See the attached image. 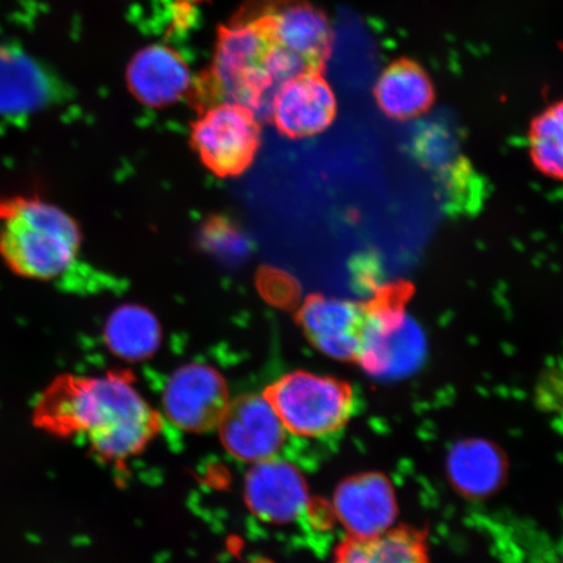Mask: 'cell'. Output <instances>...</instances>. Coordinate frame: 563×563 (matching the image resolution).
Masks as SVG:
<instances>
[{"mask_svg":"<svg viewBox=\"0 0 563 563\" xmlns=\"http://www.w3.org/2000/svg\"><path fill=\"white\" fill-rule=\"evenodd\" d=\"M264 24L273 44L298 54L313 68L329 51L332 38L329 21L312 7H284Z\"/></svg>","mask_w":563,"mask_h":563,"instance_id":"cell-14","label":"cell"},{"mask_svg":"<svg viewBox=\"0 0 563 563\" xmlns=\"http://www.w3.org/2000/svg\"><path fill=\"white\" fill-rule=\"evenodd\" d=\"M530 156L541 174L563 183V101L534 119L530 132Z\"/></svg>","mask_w":563,"mask_h":563,"instance_id":"cell-19","label":"cell"},{"mask_svg":"<svg viewBox=\"0 0 563 563\" xmlns=\"http://www.w3.org/2000/svg\"><path fill=\"white\" fill-rule=\"evenodd\" d=\"M82 243L67 211L37 195H0V258L24 279H58L76 263Z\"/></svg>","mask_w":563,"mask_h":563,"instance_id":"cell-2","label":"cell"},{"mask_svg":"<svg viewBox=\"0 0 563 563\" xmlns=\"http://www.w3.org/2000/svg\"><path fill=\"white\" fill-rule=\"evenodd\" d=\"M103 334L112 354L131 362L156 354L162 340L156 316L136 305L117 308L106 322Z\"/></svg>","mask_w":563,"mask_h":563,"instance_id":"cell-17","label":"cell"},{"mask_svg":"<svg viewBox=\"0 0 563 563\" xmlns=\"http://www.w3.org/2000/svg\"><path fill=\"white\" fill-rule=\"evenodd\" d=\"M333 509L350 538H375L390 530L397 518L396 490L382 474L352 476L338 485Z\"/></svg>","mask_w":563,"mask_h":563,"instance_id":"cell-10","label":"cell"},{"mask_svg":"<svg viewBox=\"0 0 563 563\" xmlns=\"http://www.w3.org/2000/svg\"><path fill=\"white\" fill-rule=\"evenodd\" d=\"M218 428L228 452L236 460L252 464L276 457L287 433L265 394H252L230 404Z\"/></svg>","mask_w":563,"mask_h":563,"instance_id":"cell-8","label":"cell"},{"mask_svg":"<svg viewBox=\"0 0 563 563\" xmlns=\"http://www.w3.org/2000/svg\"><path fill=\"white\" fill-rule=\"evenodd\" d=\"M32 421L51 438L86 441L97 460L117 466L143 452L161 428L129 371L55 377L35 399Z\"/></svg>","mask_w":563,"mask_h":563,"instance_id":"cell-1","label":"cell"},{"mask_svg":"<svg viewBox=\"0 0 563 563\" xmlns=\"http://www.w3.org/2000/svg\"><path fill=\"white\" fill-rule=\"evenodd\" d=\"M335 110L332 88L322 77L309 70L277 91L271 115L285 135L309 137L329 129L334 121Z\"/></svg>","mask_w":563,"mask_h":563,"instance_id":"cell-12","label":"cell"},{"mask_svg":"<svg viewBox=\"0 0 563 563\" xmlns=\"http://www.w3.org/2000/svg\"><path fill=\"white\" fill-rule=\"evenodd\" d=\"M433 87L424 69L411 62L394 63L379 77L376 100L386 115L394 119L417 118L433 102Z\"/></svg>","mask_w":563,"mask_h":563,"instance_id":"cell-15","label":"cell"},{"mask_svg":"<svg viewBox=\"0 0 563 563\" xmlns=\"http://www.w3.org/2000/svg\"><path fill=\"white\" fill-rule=\"evenodd\" d=\"M271 45L265 24L232 26L218 42L213 67L217 86L228 102L242 106L253 115L271 114L278 91L264 73V58Z\"/></svg>","mask_w":563,"mask_h":563,"instance_id":"cell-5","label":"cell"},{"mask_svg":"<svg viewBox=\"0 0 563 563\" xmlns=\"http://www.w3.org/2000/svg\"><path fill=\"white\" fill-rule=\"evenodd\" d=\"M450 478L468 496H484L497 489L505 473L496 448L483 440L463 441L449 460Z\"/></svg>","mask_w":563,"mask_h":563,"instance_id":"cell-18","label":"cell"},{"mask_svg":"<svg viewBox=\"0 0 563 563\" xmlns=\"http://www.w3.org/2000/svg\"><path fill=\"white\" fill-rule=\"evenodd\" d=\"M302 330L323 355L356 362L361 351L364 309L361 302L312 295L299 312Z\"/></svg>","mask_w":563,"mask_h":563,"instance_id":"cell-11","label":"cell"},{"mask_svg":"<svg viewBox=\"0 0 563 563\" xmlns=\"http://www.w3.org/2000/svg\"><path fill=\"white\" fill-rule=\"evenodd\" d=\"M244 496L257 518L274 525L297 522L311 506L305 476L277 456L252 464L245 477Z\"/></svg>","mask_w":563,"mask_h":563,"instance_id":"cell-9","label":"cell"},{"mask_svg":"<svg viewBox=\"0 0 563 563\" xmlns=\"http://www.w3.org/2000/svg\"><path fill=\"white\" fill-rule=\"evenodd\" d=\"M197 153L211 172L236 176L251 165L258 147L256 117L235 103L210 109L194 126Z\"/></svg>","mask_w":563,"mask_h":563,"instance_id":"cell-6","label":"cell"},{"mask_svg":"<svg viewBox=\"0 0 563 563\" xmlns=\"http://www.w3.org/2000/svg\"><path fill=\"white\" fill-rule=\"evenodd\" d=\"M126 80L132 93L150 108H164L181 100L192 86V74L185 59L164 45L141 48L133 56Z\"/></svg>","mask_w":563,"mask_h":563,"instance_id":"cell-13","label":"cell"},{"mask_svg":"<svg viewBox=\"0 0 563 563\" xmlns=\"http://www.w3.org/2000/svg\"><path fill=\"white\" fill-rule=\"evenodd\" d=\"M334 563H431L424 533L390 528L375 538H350L338 548Z\"/></svg>","mask_w":563,"mask_h":563,"instance_id":"cell-16","label":"cell"},{"mask_svg":"<svg viewBox=\"0 0 563 563\" xmlns=\"http://www.w3.org/2000/svg\"><path fill=\"white\" fill-rule=\"evenodd\" d=\"M313 70L301 56L273 44L267 48L264 58V73L271 86L279 90L285 84L297 79V77Z\"/></svg>","mask_w":563,"mask_h":563,"instance_id":"cell-20","label":"cell"},{"mask_svg":"<svg viewBox=\"0 0 563 563\" xmlns=\"http://www.w3.org/2000/svg\"><path fill=\"white\" fill-rule=\"evenodd\" d=\"M267 399L287 432L321 439L342 431L356 408L354 387L333 376L298 371L267 387Z\"/></svg>","mask_w":563,"mask_h":563,"instance_id":"cell-4","label":"cell"},{"mask_svg":"<svg viewBox=\"0 0 563 563\" xmlns=\"http://www.w3.org/2000/svg\"><path fill=\"white\" fill-rule=\"evenodd\" d=\"M162 400L168 420L192 433L218 427L230 405L227 382L220 372L206 364H187L176 369Z\"/></svg>","mask_w":563,"mask_h":563,"instance_id":"cell-7","label":"cell"},{"mask_svg":"<svg viewBox=\"0 0 563 563\" xmlns=\"http://www.w3.org/2000/svg\"><path fill=\"white\" fill-rule=\"evenodd\" d=\"M410 282H390L363 302L364 325L356 363L373 377L396 376L417 367L424 343L407 314Z\"/></svg>","mask_w":563,"mask_h":563,"instance_id":"cell-3","label":"cell"}]
</instances>
